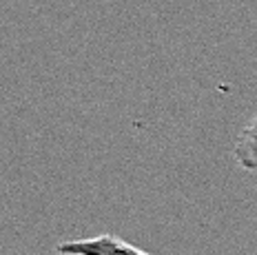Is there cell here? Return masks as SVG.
Masks as SVG:
<instances>
[{
    "label": "cell",
    "mask_w": 257,
    "mask_h": 255,
    "mask_svg": "<svg viewBox=\"0 0 257 255\" xmlns=\"http://www.w3.org/2000/svg\"><path fill=\"white\" fill-rule=\"evenodd\" d=\"M233 158L239 169L257 173V115L239 131L233 145Z\"/></svg>",
    "instance_id": "obj_2"
},
{
    "label": "cell",
    "mask_w": 257,
    "mask_h": 255,
    "mask_svg": "<svg viewBox=\"0 0 257 255\" xmlns=\"http://www.w3.org/2000/svg\"><path fill=\"white\" fill-rule=\"evenodd\" d=\"M58 255H151L136 244L122 240L113 233L82 237V240H67L56 246Z\"/></svg>",
    "instance_id": "obj_1"
}]
</instances>
